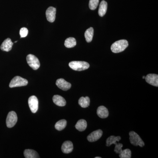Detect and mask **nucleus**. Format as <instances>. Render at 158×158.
<instances>
[{
	"mask_svg": "<svg viewBox=\"0 0 158 158\" xmlns=\"http://www.w3.org/2000/svg\"><path fill=\"white\" fill-rule=\"evenodd\" d=\"M128 42L126 40H120L113 44L111 47L112 52L115 53L121 52L128 46Z\"/></svg>",
	"mask_w": 158,
	"mask_h": 158,
	"instance_id": "nucleus-1",
	"label": "nucleus"
},
{
	"mask_svg": "<svg viewBox=\"0 0 158 158\" xmlns=\"http://www.w3.org/2000/svg\"><path fill=\"white\" fill-rule=\"evenodd\" d=\"M69 65L72 69L78 71L86 70L90 67L89 63L84 61H72L69 62Z\"/></svg>",
	"mask_w": 158,
	"mask_h": 158,
	"instance_id": "nucleus-2",
	"label": "nucleus"
},
{
	"mask_svg": "<svg viewBox=\"0 0 158 158\" xmlns=\"http://www.w3.org/2000/svg\"><path fill=\"white\" fill-rule=\"evenodd\" d=\"M130 140L131 144L135 146H139L143 147L144 145V141H142L140 136L135 132L132 131L129 133Z\"/></svg>",
	"mask_w": 158,
	"mask_h": 158,
	"instance_id": "nucleus-3",
	"label": "nucleus"
},
{
	"mask_svg": "<svg viewBox=\"0 0 158 158\" xmlns=\"http://www.w3.org/2000/svg\"><path fill=\"white\" fill-rule=\"evenodd\" d=\"M28 83V81L26 79L20 77L16 76L13 78L10 82L9 87L13 88L25 86L27 85Z\"/></svg>",
	"mask_w": 158,
	"mask_h": 158,
	"instance_id": "nucleus-4",
	"label": "nucleus"
},
{
	"mask_svg": "<svg viewBox=\"0 0 158 158\" xmlns=\"http://www.w3.org/2000/svg\"><path fill=\"white\" fill-rule=\"evenodd\" d=\"M27 62L29 66L34 70H37L40 66L39 59L32 54H29L27 57Z\"/></svg>",
	"mask_w": 158,
	"mask_h": 158,
	"instance_id": "nucleus-5",
	"label": "nucleus"
},
{
	"mask_svg": "<svg viewBox=\"0 0 158 158\" xmlns=\"http://www.w3.org/2000/svg\"><path fill=\"white\" fill-rule=\"evenodd\" d=\"M18 120L17 114L14 111L9 112L6 118V125L9 128L13 127Z\"/></svg>",
	"mask_w": 158,
	"mask_h": 158,
	"instance_id": "nucleus-6",
	"label": "nucleus"
},
{
	"mask_svg": "<svg viewBox=\"0 0 158 158\" xmlns=\"http://www.w3.org/2000/svg\"><path fill=\"white\" fill-rule=\"evenodd\" d=\"M28 104L31 112L34 113H36L38 110L39 105V102L37 98L34 95L30 97L28 100Z\"/></svg>",
	"mask_w": 158,
	"mask_h": 158,
	"instance_id": "nucleus-7",
	"label": "nucleus"
},
{
	"mask_svg": "<svg viewBox=\"0 0 158 158\" xmlns=\"http://www.w3.org/2000/svg\"><path fill=\"white\" fill-rule=\"evenodd\" d=\"M56 9L53 7H49L46 11V16L48 21L53 23L56 19Z\"/></svg>",
	"mask_w": 158,
	"mask_h": 158,
	"instance_id": "nucleus-8",
	"label": "nucleus"
},
{
	"mask_svg": "<svg viewBox=\"0 0 158 158\" xmlns=\"http://www.w3.org/2000/svg\"><path fill=\"white\" fill-rule=\"evenodd\" d=\"M102 134L103 132L101 130H97L90 133L87 137V139L89 142H95L101 138Z\"/></svg>",
	"mask_w": 158,
	"mask_h": 158,
	"instance_id": "nucleus-9",
	"label": "nucleus"
},
{
	"mask_svg": "<svg viewBox=\"0 0 158 158\" xmlns=\"http://www.w3.org/2000/svg\"><path fill=\"white\" fill-rule=\"evenodd\" d=\"M56 85L58 88L65 91L69 90L71 87V84L70 83L66 81L62 78L58 79L56 82Z\"/></svg>",
	"mask_w": 158,
	"mask_h": 158,
	"instance_id": "nucleus-10",
	"label": "nucleus"
},
{
	"mask_svg": "<svg viewBox=\"0 0 158 158\" xmlns=\"http://www.w3.org/2000/svg\"><path fill=\"white\" fill-rule=\"evenodd\" d=\"M145 81L148 84L152 86L158 87V75L156 74H149L145 78Z\"/></svg>",
	"mask_w": 158,
	"mask_h": 158,
	"instance_id": "nucleus-11",
	"label": "nucleus"
},
{
	"mask_svg": "<svg viewBox=\"0 0 158 158\" xmlns=\"http://www.w3.org/2000/svg\"><path fill=\"white\" fill-rule=\"evenodd\" d=\"M73 144L71 141H65L63 143L62 146V152L65 154H68L73 151Z\"/></svg>",
	"mask_w": 158,
	"mask_h": 158,
	"instance_id": "nucleus-12",
	"label": "nucleus"
},
{
	"mask_svg": "<svg viewBox=\"0 0 158 158\" xmlns=\"http://www.w3.org/2000/svg\"><path fill=\"white\" fill-rule=\"evenodd\" d=\"M13 45V43L11 40L10 38H7L3 41L0 48L2 50L8 52L11 50Z\"/></svg>",
	"mask_w": 158,
	"mask_h": 158,
	"instance_id": "nucleus-13",
	"label": "nucleus"
},
{
	"mask_svg": "<svg viewBox=\"0 0 158 158\" xmlns=\"http://www.w3.org/2000/svg\"><path fill=\"white\" fill-rule=\"evenodd\" d=\"M97 113L101 118H106L109 116V111L104 106L98 107L97 110Z\"/></svg>",
	"mask_w": 158,
	"mask_h": 158,
	"instance_id": "nucleus-14",
	"label": "nucleus"
},
{
	"mask_svg": "<svg viewBox=\"0 0 158 158\" xmlns=\"http://www.w3.org/2000/svg\"><path fill=\"white\" fill-rule=\"evenodd\" d=\"M53 101L55 104L59 106H64L66 103L65 99L59 95H54L53 97Z\"/></svg>",
	"mask_w": 158,
	"mask_h": 158,
	"instance_id": "nucleus-15",
	"label": "nucleus"
},
{
	"mask_svg": "<svg viewBox=\"0 0 158 158\" xmlns=\"http://www.w3.org/2000/svg\"><path fill=\"white\" fill-rule=\"evenodd\" d=\"M107 3L105 1H102L100 4L99 8L98 9V15L101 17L104 16L106 13L107 10Z\"/></svg>",
	"mask_w": 158,
	"mask_h": 158,
	"instance_id": "nucleus-16",
	"label": "nucleus"
},
{
	"mask_svg": "<svg viewBox=\"0 0 158 158\" xmlns=\"http://www.w3.org/2000/svg\"><path fill=\"white\" fill-rule=\"evenodd\" d=\"M25 157L26 158H40L37 152L32 149H26L24 152Z\"/></svg>",
	"mask_w": 158,
	"mask_h": 158,
	"instance_id": "nucleus-17",
	"label": "nucleus"
},
{
	"mask_svg": "<svg viewBox=\"0 0 158 158\" xmlns=\"http://www.w3.org/2000/svg\"><path fill=\"white\" fill-rule=\"evenodd\" d=\"M87 127V123L85 119H80L75 125L76 128L80 131H83Z\"/></svg>",
	"mask_w": 158,
	"mask_h": 158,
	"instance_id": "nucleus-18",
	"label": "nucleus"
},
{
	"mask_svg": "<svg viewBox=\"0 0 158 158\" xmlns=\"http://www.w3.org/2000/svg\"><path fill=\"white\" fill-rule=\"evenodd\" d=\"M79 104L82 108H87L89 106L90 103V99L88 97H82L79 99Z\"/></svg>",
	"mask_w": 158,
	"mask_h": 158,
	"instance_id": "nucleus-19",
	"label": "nucleus"
},
{
	"mask_svg": "<svg viewBox=\"0 0 158 158\" xmlns=\"http://www.w3.org/2000/svg\"><path fill=\"white\" fill-rule=\"evenodd\" d=\"M120 136H111L109 137L106 140V146H110L112 144H115L117 141H119L121 140Z\"/></svg>",
	"mask_w": 158,
	"mask_h": 158,
	"instance_id": "nucleus-20",
	"label": "nucleus"
},
{
	"mask_svg": "<svg viewBox=\"0 0 158 158\" xmlns=\"http://www.w3.org/2000/svg\"><path fill=\"white\" fill-rule=\"evenodd\" d=\"M94 35V29L92 27L88 28L85 32V36L86 41L90 43L92 41Z\"/></svg>",
	"mask_w": 158,
	"mask_h": 158,
	"instance_id": "nucleus-21",
	"label": "nucleus"
},
{
	"mask_svg": "<svg viewBox=\"0 0 158 158\" xmlns=\"http://www.w3.org/2000/svg\"><path fill=\"white\" fill-rule=\"evenodd\" d=\"M64 44L67 48H73L76 45V40L73 37H69L65 40Z\"/></svg>",
	"mask_w": 158,
	"mask_h": 158,
	"instance_id": "nucleus-22",
	"label": "nucleus"
},
{
	"mask_svg": "<svg viewBox=\"0 0 158 158\" xmlns=\"http://www.w3.org/2000/svg\"><path fill=\"white\" fill-rule=\"evenodd\" d=\"M67 124V121L65 119H62L57 122L55 125V128L58 131H61L64 129Z\"/></svg>",
	"mask_w": 158,
	"mask_h": 158,
	"instance_id": "nucleus-23",
	"label": "nucleus"
},
{
	"mask_svg": "<svg viewBox=\"0 0 158 158\" xmlns=\"http://www.w3.org/2000/svg\"><path fill=\"white\" fill-rule=\"evenodd\" d=\"M120 158H131V151L129 149H126L122 150L119 154Z\"/></svg>",
	"mask_w": 158,
	"mask_h": 158,
	"instance_id": "nucleus-24",
	"label": "nucleus"
},
{
	"mask_svg": "<svg viewBox=\"0 0 158 158\" xmlns=\"http://www.w3.org/2000/svg\"><path fill=\"white\" fill-rule=\"evenodd\" d=\"M99 0H90L89 1V7L90 9L94 10L97 8Z\"/></svg>",
	"mask_w": 158,
	"mask_h": 158,
	"instance_id": "nucleus-25",
	"label": "nucleus"
},
{
	"mask_svg": "<svg viewBox=\"0 0 158 158\" xmlns=\"http://www.w3.org/2000/svg\"><path fill=\"white\" fill-rule=\"evenodd\" d=\"M116 145L115 148H114V152L117 154H120L122 151V148L123 145L121 143H117V142L115 144Z\"/></svg>",
	"mask_w": 158,
	"mask_h": 158,
	"instance_id": "nucleus-26",
	"label": "nucleus"
},
{
	"mask_svg": "<svg viewBox=\"0 0 158 158\" xmlns=\"http://www.w3.org/2000/svg\"><path fill=\"white\" fill-rule=\"evenodd\" d=\"M28 34V30L25 27L22 28L20 31V35L21 38H23L27 37Z\"/></svg>",
	"mask_w": 158,
	"mask_h": 158,
	"instance_id": "nucleus-27",
	"label": "nucleus"
},
{
	"mask_svg": "<svg viewBox=\"0 0 158 158\" xmlns=\"http://www.w3.org/2000/svg\"><path fill=\"white\" fill-rule=\"evenodd\" d=\"M95 158H101V157H96Z\"/></svg>",
	"mask_w": 158,
	"mask_h": 158,
	"instance_id": "nucleus-28",
	"label": "nucleus"
},
{
	"mask_svg": "<svg viewBox=\"0 0 158 158\" xmlns=\"http://www.w3.org/2000/svg\"><path fill=\"white\" fill-rule=\"evenodd\" d=\"M145 76H143V79H145Z\"/></svg>",
	"mask_w": 158,
	"mask_h": 158,
	"instance_id": "nucleus-29",
	"label": "nucleus"
}]
</instances>
